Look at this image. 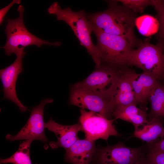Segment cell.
<instances>
[{
    "mask_svg": "<svg viewBox=\"0 0 164 164\" xmlns=\"http://www.w3.org/2000/svg\"><path fill=\"white\" fill-rule=\"evenodd\" d=\"M108 2L106 10L87 15L92 29L122 36L134 46L138 45L140 41L134 32L136 14L116 0Z\"/></svg>",
    "mask_w": 164,
    "mask_h": 164,
    "instance_id": "cell-1",
    "label": "cell"
},
{
    "mask_svg": "<svg viewBox=\"0 0 164 164\" xmlns=\"http://www.w3.org/2000/svg\"><path fill=\"white\" fill-rule=\"evenodd\" d=\"M48 12L55 15L58 21H63L71 28L80 41L92 57L97 67L101 65V59L97 46L93 43L91 34L92 30L84 11H73L70 7L62 9L55 2L48 8Z\"/></svg>",
    "mask_w": 164,
    "mask_h": 164,
    "instance_id": "cell-2",
    "label": "cell"
},
{
    "mask_svg": "<svg viewBox=\"0 0 164 164\" xmlns=\"http://www.w3.org/2000/svg\"><path fill=\"white\" fill-rule=\"evenodd\" d=\"M17 11L18 17L15 19L7 18V23L5 32L7 40L4 49L7 56L12 53L16 55L23 48L32 45L39 47L43 45L60 46V42H50L42 39L29 32L26 28L23 21L25 9L23 5H19Z\"/></svg>",
    "mask_w": 164,
    "mask_h": 164,
    "instance_id": "cell-3",
    "label": "cell"
},
{
    "mask_svg": "<svg viewBox=\"0 0 164 164\" xmlns=\"http://www.w3.org/2000/svg\"><path fill=\"white\" fill-rule=\"evenodd\" d=\"M126 64L138 67L157 80L163 78L164 54L156 44L140 41L138 47L128 55Z\"/></svg>",
    "mask_w": 164,
    "mask_h": 164,
    "instance_id": "cell-4",
    "label": "cell"
},
{
    "mask_svg": "<svg viewBox=\"0 0 164 164\" xmlns=\"http://www.w3.org/2000/svg\"><path fill=\"white\" fill-rule=\"evenodd\" d=\"M92 30L97 40L96 46L101 60L115 65L126 64L128 55L135 46L124 37Z\"/></svg>",
    "mask_w": 164,
    "mask_h": 164,
    "instance_id": "cell-5",
    "label": "cell"
},
{
    "mask_svg": "<svg viewBox=\"0 0 164 164\" xmlns=\"http://www.w3.org/2000/svg\"><path fill=\"white\" fill-rule=\"evenodd\" d=\"M80 113L79 123L86 139L92 141L99 139L107 141L111 136L120 135L113 124L115 119H110L100 114L84 109H81Z\"/></svg>",
    "mask_w": 164,
    "mask_h": 164,
    "instance_id": "cell-6",
    "label": "cell"
},
{
    "mask_svg": "<svg viewBox=\"0 0 164 164\" xmlns=\"http://www.w3.org/2000/svg\"><path fill=\"white\" fill-rule=\"evenodd\" d=\"M51 98L43 99L37 106L32 108L30 116L26 124L15 135L8 134L6 139L10 141L22 140H39L44 144L47 149L48 139L45 133V123L44 121V110L45 105L52 103Z\"/></svg>",
    "mask_w": 164,
    "mask_h": 164,
    "instance_id": "cell-7",
    "label": "cell"
},
{
    "mask_svg": "<svg viewBox=\"0 0 164 164\" xmlns=\"http://www.w3.org/2000/svg\"><path fill=\"white\" fill-rule=\"evenodd\" d=\"M69 104L97 112L108 119L112 115L114 108L110 97L74 86L70 89Z\"/></svg>",
    "mask_w": 164,
    "mask_h": 164,
    "instance_id": "cell-8",
    "label": "cell"
},
{
    "mask_svg": "<svg viewBox=\"0 0 164 164\" xmlns=\"http://www.w3.org/2000/svg\"><path fill=\"white\" fill-rule=\"evenodd\" d=\"M97 68L86 79L73 86L111 99L121 71L107 66L101 65Z\"/></svg>",
    "mask_w": 164,
    "mask_h": 164,
    "instance_id": "cell-9",
    "label": "cell"
},
{
    "mask_svg": "<svg viewBox=\"0 0 164 164\" xmlns=\"http://www.w3.org/2000/svg\"><path fill=\"white\" fill-rule=\"evenodd\" d=\"M145 158L142 148L128 147L119 142L102 148L98 159L99 164H137Z\"/></svg>",
    "mask_w": 164,
    "mask_h": 164,
    "instance_id": "cell-10",
    "label": "cell"
},
{
    "mask_svg": "<svg viewBox=\"0 0 164 164\" xmlns=\"http://www.w3.org/2000/svg\"><path fill=\"white\" fill-rule=\"evenodd\" d=\"M26 54L24 49L16 55L15 61L9 66L0 70V77L3 85L4 94L2 99H8L14 103L22 112L29 111L17 97L16 90V81L20 73L24 71L23 58Z\"/></svg>",
    "mask_w": 164,
    "mask_h": 164,
    "instance_id": "cell-11",
    "label": "cell"
},
{
    "mask_svg": "<svg viewBox=\"0 0 164 164\" xmlns=\"http://www.w3.org/2000/svg\"><path fill=\"white\" fill-rule=\"evenodd\" d=\"M45 127L54 132L57 137L56 142L51 141L49 143L53 149L63 147L66 150L79 139L78 133L81 131L79 123L72 125H63L56 122L52 118L45 123Z\"/></svg>",
    "mask_w": 164,
    "mask_h": 164,
    "instance_id": "cell-12",
    "label": "cell"
},
{
    "mask_svg": "<svg viewBox=\"0 0 164 164\" xmlns=\"http://www.w3.org/2000/svg\"><path fill=\"white\" fill-rule=\"evenodd\" d=\"M135 73L128 70L121 71L111 97V101L114 108L118 106L138 103L132 84Z\"/></svg>",
    "mask_w": 164,
    "mask_h": 164,
    "instance_id": "cell-13",
    "label": "cell"
},
{
    "mask_svg": "<svg viewBox=\"0 0 164 164\" xmlns=\"http://www.w3.org/2000/svg\"><path fill=\"white\" fill-rule=\"evenodd\" d=\"M95 148V141L79 139L66 150L65 160L73 164H89Z\"/></svg>",
    "mask_w": 164,
    "mask_h": 164,
    "instance_id": "cell-14",
    "label": "cell"
},
{
    "mask_svg": "<svg viewBox=\"0 0 164 164\" xmlns=\"http://www.w3.org/2000/svg\"><path fill=\"white\" fill-rule=\"evenodd\" d=\"M132 84L138 103L145 104L152 91L159 83L158 80L152 76L143 72L140 74L135 72Z\"/></svg>",
    "mask_w": 164,
    "mask_h": 164,
    "instance_id": "cell-15",
    "label": "cell"
},
{
    "mask_svg": "<svg viewBox=\"0 0 164 164\" xmlns=\"http://www.w3.org/2000/svg\"><path fill=\"white\" fill-rule=\"evenodd\" d=\"M112 115L115 119H119L131 123L134 125L135 130L149 121L147 120L146 111L137 107L135 104L117 106L114 108Z\"/></svg>",
    "mask_w": 164,
    "mask_h": 164,
    "instance_id": "cell-16",
    "label": "cell"
},
{
    "mask_svg": "<svg viewBox=\"0 0 164 164\" xmlns=\"http://www.w3.org/2000/svg\"><path fill=\"white\" fill-rule=\"evenodd\" d=\"M161 118L153 117L151 121L143 125L142 128L135 130L133 136L149 145L155 142L159 138H162L164 137V127Z\"/></svg>",
    "mask_w": 164,
    "mask_h": 164,
    "instance_id": "cell-17",
    "label": "cell"
},
{
    "mask_svg": "<svg viewBox=\"0 0 164 164\" xmlns=\"http://www.w3.org/2000/svg\"><path fill=\"white\" fill-rule=\"evenodd\" d=\"M33 141L27 140L20 143L18 149L9 158L1 159L0 164H32L30 156V145Z\"/></svg>",
    "mask_w": 164,
    "mask_h": 164,
    "instance_id": "cell-18",
    "label": "cell"
},
{
    "mask_svg": "<svg viewBox=\"0 0 164 164\" xmlns=\"http://www.w3.org/2000/svg\"><path fill=\"white\" fill-rule=\"evenodd\" d=\"M149 100L153 117L164 118V86L158 84L152 91Z\"/></svg>",
    "mask_w": 164,
    "mask_h": 164,
    "instance_id": "cell-19",
    "label": "cell"
},
{
    "mask_svg": "<svg viewBox=\"0 0 164 164\" xmlns=\"http://www.w3.org/2000/svg\"><path fill=\"white\" fill-rule=\"evenodd\" d=\"M152 6L156 11V19L158 24V30L155 35L156 44L164 54V3L162 0H153Z\"/></svg>",
    "mask_w": 164,
    "mask_h": 164,
    "instance_id": "cell-20",
    "label": "cell"
},
{
    "mask_svg": "<svg viewBox=\"0 0 164 164\" xmlns=\"http://www.w3.org/2000/svg\"><path fill=\"white\" fill-rule=\"evenodd\" d=\"M134 13H142L148 6L152 5L153 0H116Z\"/></svg>",
    "mask_w": 164,
    "mask_h": 164,
    "instance_id": "cell-21",
    "label": "cell"
},
{
    "mask_svg": "<svg viewBox=\"0 0 164 164\" xmlns=\"http://www.w3.org/2000/svg\"><path fill=\"white\" fill-rule=\"evenodd\" d=\"M146 157L155 164H164V151L149 150Z\"/></svg>",
    "mask_w": 164,
    "mask_h": 164,
    "instance_id": "cell-22",
    "label": "cell"
},
{
    "mask_svg": "<svg viewBox=\"0 0 164 164\" xmlns=\"http://www.w3.org/2000/svg\"><path fill=\"white\" fill-rule=\"evenodd\" d=\"M20 0H13L9 5L0 10V25H2L4 21V19L6 14L11 8L15 4H19L21 3Z\"/></svg>",
    "mask_w": 164,
    "mask_h": 164,
    "instance_id": "cell-23",
    "label": "cell"
},
{
    "mask_svg": "<svg viewBox=\"0 0 164 164\" xmlns=\"http://www.w3.org/2000/svg\"><path fill=\"white\" fill-rule=\"evenodd\" d=\"M149 145V150L164 151V139L162 138Z\"/></svg>",
    "mask_w": 164,
    "mask_h": 164,
    "instance_id": "cell-24",
    "label": "cell"
},
{
    "mask_svg": "<svg viewBox=\"0 0 164 164\" xmlns=\"http://www.w3.org/2000/svg\"><path fill=\"white\" fill-rule=\"evenodd\" d=\"M137 164H155L148 160L145 156L142 161Z\"/></svg>",
    "mask_w": 164,
    "mask_h": 164,
    "instance_id": "cell-25",
    "label": "cell"
},
{
    "mask_svg": "<svg viewBox=\"0 0 164 164\" xmlns=\"http://www.w3.org/2000/svg\"><path fill=\"white\" fill-rule=\"evenodd\" d=\"M162 1H163V2L164 3V0H162Z\"/></svg>",
    "mask_w": 164,
    "mask_h": 164,
    "instance_id": "cell-26",
    "label": "cell"
},
{
    "mask_svg": "<svg viewBox=\"0 0 164 164\" xmlns=\"http://www.w3.org/2000/svg\"><path fill=\"white\" fill-rule=\"evenodd\" d=\"M163 78H164V77H163Z\"/></svg>",
    "mask_w": 164,
    "mask_h": 164,
    "instance_id": "cell-27",
    "label": "cell"
}]
</instances>
